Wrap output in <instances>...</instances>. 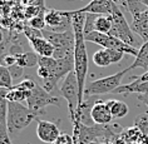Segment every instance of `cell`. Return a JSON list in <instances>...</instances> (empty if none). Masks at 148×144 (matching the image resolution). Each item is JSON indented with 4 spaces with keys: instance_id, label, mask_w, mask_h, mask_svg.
<instances>
[{
    "instance_id": "cell-9",
    "label": "cell",
    "mask_w": 148,
    "mask_h": 144,
    "mask_svg": "<svg viewBox=\"0 0 148 144\" xmlns=\"http://www.w3.org/2000/svg\"><path fill=\"white\" fill-rule=\"evenodd\" d=\"M27 105L32 110L39 113L40 115L44 113V108L49 105H59V99L57 97H53L50 93L44 89L43 87H40L36 83L35 88L29 93L27 98Z\"/></svg>"
},
{
    "instance_id": "cell-31",
    "label": "cell",
    "mask_w": 148,
    "mask_h": 144,
    "mask_svg": "<svg viewBox=\"0 0 148 144\" xmlns=\"http://www.w3.org/2000/svg\"><path fill=\"white\" fill-rule=\"evenodd\" d=\"M9 70H10V74L13 76V80H19L21 76L24 75V68H21V66H19L18 64L10 66Z\"/></svg>"
},
{
    "instance_id": "cell-21",
    "label": "cell",
    "mask_w": 148,
    "mask_h": 144,
    "mask_svg": "<svg viewBox=\"0 0 148 144\" xmlns=\"http://www.w3.org/2000/svg\"><path fill=\"white\" fill-rule=\"evenodd\" d=\"M13 76L9 68L0 64V89H13Z\"/></svg>"
},
{
    "instance_id": "cell-16",
    "label": "cell",
    "mask_w": 148,
    "mask_h": 144,
    "mask_svg": "<svg viewBox=\"0 0 148 144\" xmlns=\"http://www.w3.org/2000/svg\"><path fill=\"white\" fill-rule=\"evenodd\" d=\"M107 105L110 110V114H112L113 118H124L129 112L128 105L125 104L124 102L118 100V99H109L107 100Z\"/></svg>"
},
{
    "instance_id": "cell-13",
    "label": "cell",
    "mask_w": 148,
    "mask_h": 144,
    "mask_svg": "<svg viewBox=\"0 0 148 144\" xmlns=\"http://www.w3.org/2000/svg\"><path fill=\"white\" fill-rule=\"evenodd\" d=\"M131 28L143 40V43L148 42V8L138 15L133 16Z\"/></svg>"
},
{
    "instance_id": "cell-33",
    "label": "cell",
    "mask_w": 148,
    "mask_h": 144,
    "mask_svg": "<svg viewBox=\"0 0 148 144\" xmlns=\"http://www.w3.org/2000/svg\"><path fill=\"white\" fill-rule=\"evenodd\" d=\"M131 79L132 80H137V82H147V80H148V70L144 73V74L138 75V76H132Z\"/></svg>"
},
{
    "instance_id": "cell-19",
    "label": "cell",
    "mask_w": 148,
    "mask_h": 144,
    "mask_svg": "<svg viewBox=\"0 0 148 144\" xmlns=\"http://www.w3.org/2000/svg\"><path fill=\"white\" fill-rule=\"evenodd\" d=\"M93 63L99 68H106L112 63V58H110V54H109V50L108 49H104L102 48L101 50L95 51L94 55H93Z\"/></svg>"
},
{
    "instance_id": "cell-22",
    "label": "cell",
    "mask_w": 148,
    "mask_h": 144,
    "mask_svg": "<svg viewBox=\"0 0 148 144\" xmlns=\"http://www.w3.org/2000/svg\"><path fill=\"white\" fill-rule=\"evenodd\" d=\"M29 93L28 91H23V90H19V89H8L6 90V94H5V98L8 99L9 102H16V103H23L24 100L27 102V98H28Z\"/></svg>"
},
{
    "instance_id": "cell-32",
    "label": "cell",
    "mask_w": 148,
    "mask_h": 144,
    "mask_svg": "<svg viewBox=\"0 0 148 144\" xmlns=\"http://www.w3.org/2000/svg\"><path fill=\"white\" fill-rule=\"evenodd\" d=\"M54 144H75V143H74V138L70 136L68 133H60V135L58 136V139L55 140Z\"/></svg>"
},
{
    "instance_id": "cell-18",
    "label": "cell",
    "mask_w": 148,
    "mask_h": 144,
    "mask_svg": "<svg viewBox=\"0 0 148 144\" xmlns=\"http://www.w3.org/2000/svg\"><path fill=\"white\" fill-rule=\"evenodd\" d=\"M16 58V64L21 66V68H25V66H34L38 64L39 60V55L35 53V51H23L20 54L14 55Z\"/></svg>"
},
{
    "instance_id": "cell-12",
    "label": "cell",
    "mask_w": 148,
    "mask_h": 144,
    "mask_svg": "<svg viewBox=\"0 0 148 144\" xmlns=\"http://www.w3.org/2000/svg\"><path fill=\"white\" fill-rule=\"evenodd\" d=\"M90 115L94 124H99V125L110 124L113 120V117L110 114V110L108 108V105H107V103L101 100V99H97V102L92 106Z\"/></svg>"
},
{
    "instance_id": "cell-17",
    "label": "cell",
    "mask_w": 148,
    "mask_h": 144,
    "mask_svg": "<svg viewBox=\"0 0 148 144\" xmlns=\"http://www.w3.org/2000/svg\"><path fill=\"white\" fill-rule=\"evenodd\" d=\"M129 69H136V68H143L148 70V42H144L142 46L139 48L138 54L136 57V60L132 63L131 66H128Z\"/></svg>"
},
{
    "instance_id": "cell-34",
    "label": "cell",
    "mask_w": 148,
    "mask_h": 144,
    "mask_svg": "<svg viewBox=\"0 0 148 144\" xmlns=\"http://www.w3.org/2000/svg\"><path fill=\"white\" fill-rule=\"evenodd\" d=\"M138 99L148 106V95L147 94H138Z\"/></svg>"
},
{
    "instance_id": "cell-20",
    "label": "cell",
    "mask_w": 148,
    "mask_h": 144,
    "mask_svg": "<svg viewBox=\"0 0 148 144\" xmlns=\"http://www.w3.org/2000/svg\"><path fill=\"white\" fill-rule=\"evenodd\" d=\"M112 29V16L110 15H98L94 24V31L109 34Z\"/></svg>"
},
{
    "instance_id": "cell-11",
    "label": "cell",
    "mask_w": 148,
    "mask_h": 144,
    "mask_svg": "<svg viewBox=\"0 0 148 144\" xmlns=\"http://www.w3.org/2000/svg\"><path fill=\"white\" fill-rule=\"evenodd\" d=\"M117 6L118 4L113 0H92L88 5L78 9V12L98 15H112Z\"/></svg>"
},
{
    "instance_id": "cell-14",
    "label": "cell",
    "mask_w": 148,
    "mask_h": 144,
    "mask_svg": "<svg viewBox=\"0 0 148 144\" xmlns=\"http://www.w3.org/2000/svg\"><path fill=\"white\" fill-rule=\"evenodd\" d=\"M33 50L35 51L39 57H48L53 58L54 57V46L49 40L45 39L44 36H38V38L28 40Z\"/></svg>"
},
{
    "instance_id": "cell-38",
    "label": "cell",
    "mask_w": 148,
    "mask_h": 144,
    "mask_svg": "<svg viewBox=\"0 0 148 144\" xmlns=\"http://www.w3.org/2000/svg\"><path fill=\"white\" fill-rule=\"evenodd\" d=\"M90 1H92V0H90ZM113 1H116V0H113ZM116 3H117V1H116Z\"/></svg>"
},
{
    "instance_id": "cell-26",
    "label": "cell",
    "mask_w": 148,
    "mask_h": 144,
    "mask_svg": "<svg viewBox=\"0 0 148 144\" xmlns=\"http://www.w3.org/2000/svg\"><path fill=\"white\" fill-rule=\"evenodd\" d=\"M36 85V82H34L33 79L30 78H24L19 84H16V85H14L15 89H19V90H23V91H28V93H30V91L34 89Z\"/></svg>"
},
{
    "instance_id": "cell-3",
    "label": "cell",
    "mask_w": 148,
    "mask_h": 144,
    "mask_svg": "<svg viewBox=\"0 0 148 144\" xmlns=\"http://www.w3.org/2000/svg\"><path fill=\"white\" fill-rule=\"evenodd\" d=\"M110 16H112V29H110V31H109V35L116 36V38L122 40V42L127 43L134 48L142 46V44L137 39L136 33L132 30L131 25L125 20L123 13H122V10H121V6H117Z\"/></svg>"
},
{
    "instance_id": "cell-36",
    "label": "cell",
    "mask_w": 148,
    "mask_h": 144,
    "mask_svg": "<svg viewBox=\"0 0 148 144\" xmlns=\"http://www.w3.org/2000/svg\"><path fill=\"white\" fill-rule=\"evenodd\" d=\"M3 40H4V35H3V31H1V29H0V44L3 43Z\"/></svg>"
},
{
    "instance_id": "cell-4",
    "label": "cell",
    "mask_w": 148,
    "mask_h": 144,
    "mask_svg": "<svg viewBox=\"0 0 148 144\" xmlns=\"http://www.w3.org/2000/svg\"><path fill=\"white\" fill-rule=\"evenodd\" d=\"M129 68L123 69L121 72L116 73L113 75L104 76V78H99L97 80L90 82L86 87V91H84V97H97V95H103L113 93L118 87H121L122 79L123 76L129 72Z\"/></svg>"
},
{
    "instance_id": "cell-37",
    "label": "cell",
    "mask_w": 148,
    "mask_h": 144,
    "mask_svg": "<svg viewBox=\"0 0 148 144\" xmlns=\"http://www.w3.org/2000/svg\"><path fill=\"white\" fill-rule=\"evenodd\" d=\"M89 144H104V143L101 142V140H94V142H92V143H89Z\"/></svg>"
},
{
    "instance_id": "cell-23",
    "label": "cell",
    "mask_w": 148,
    "mask_h": 144,
    "mask_svg": "<svg viewBox=\"0 0 148 144\" xmlns=\"http://www.w3.org/2000/svg\"><path fill=\"white\" fill-rule=\"evenodd\" d=\"M133 125L138 128L144 136H148V112L137 115L134 118V123H133Z\"/></svg>"
},
{
    "instance_id": "cell-8",
    "label": "cell",
    "mask_w": 148,
    "mask_h": 144,
    "mask_svg": "<svg viewBox=\"0 0 148 144\" xmlns=\"http://www.w3.org/2000/svg\"><path fill=\"white\" fill-rule=\"evenodd\" d=\"M73 70H74V55L62 58V59H57V63H55L53 70L50 72V76L48 79L43 80L42 87L48 93H50V91H53L55 89L59 80L62 78H65Z\"/></svg>"
},
{
    "instance_id": "cell-35",
    "label": "cell",
    "mask_w": 148,
    "mask_h": 144,
    "mask_svg": "<svg viewBox=\"0 0 148 144\" xmlns=\"http://www.w3.org/2000/svg\"><path fill=\"white\" fill-rule=\"evenodd\" d=\"M117 1V4H119L122 8H125L127 9V1H125V0H116Z\"/></svg>"
},
{
    "instance_id": "cell-28",
    "label": "cell",
    "mask_w": 148,
    "mask_h": 144,
    "mask_svg": "<svg viewBox=\"0 0 148 144\" xmlns=\"http://www.w3.org/2000/svg\"><path fill=\"white\" fill-rule=\"evenodd\" d=\"M0 144H12L8 123H3V121H0Z\"/></svg>"
},
{
    "instance_id": "cell-1",
    "label": "cell",
    "mask_w": 148,
    "mask_h": 144,
    "mask_svg": "<svg viewBox=\"0 0 148 144\" xmlns=\"http://www.w3.org/2000/svg\"><path fill=\"white\" fill-rule=\"evenodd\" d=\"M40 115L39 113L34 112L28 105L23 103L9 102L8 105V129L12 135H18L21 130H24L36 117Z\"/></svg>"
},
{
    "instance_id": "cell-30",
    "label": "cell",
    "mask_w": 148,
    "mask_h": 144,
    "mask_svg": "<svg viewBox=\"0 0 148 144\" xmlns=\"http://www.w3.org/2000/svg\"><path fill=\"white\" fill-rule=\"evenodd\" d=\"M24 36L28 40H30V39L38 38V36H43V33L42 30H38V29H34L28 25V27H24Z\"/></svg>"
},
{
    "instance_id": "cell-2",
    "label": "cell",
    "mask_w": 148,
    "mask_h": 144,
    "mask_svg": "<svg viewBox=\"0 0 148 144\" xmlns=\"http://www.w3.org/2000/svg\"><path fill=\"white\" fill-rule=\"evenodd\" d=\"M43 36L48 39L54 46V59H62L70 55H74L75 49V36H74L73 29L62 33L50 31L48 29L42 30Z\"/></svg>"
},
{
    "instance_id": "cell-15",
    "label": "cell",
    "mask_w": 148,
    "mask_h": 144,
    "mask_svg": "<svg viewBox=\"0 0 148 144\" xmlns=\"http://www.w3.org/2000/svg\"><path fill=\"white\" fill-rule=\"evenodd\" d=\"M147 94L148 95V80L147 82H137V80H132L129 84L118 87L113 94Z\"/></svg>"
},
{
    "instance_id": "cell-27",
    "label": "cell",
    "mask_w": 148,
    "mask_h": 144,
    "mask_svg": "<svg viewBox=\"0 0 148 144\" xmlns=\"http://www.w3.org/2000/svg\"><path fill=\"white\" fill-rule=\"evenodd\" d=\"M43 8L44 6H39V5H29L24 10V15L28 20H30V19H33V18L38 16V15H42L40 13H42Z\"/></svg>"
},
{
    "instance_id": "cell-6",
    "label": "cell",
    "mask_w": 148,
    "mask_h": 144,
    "mask_svg": "<svg viewBox=\"0 0 148 144\" xmlns=\"http://www.w3.org/2000/svg\"><path fill=\"white\" fill-rule=\"evenodd\" d=\"M60 94L68 103L69 115L72 123L75 119L77 109H78V100H79V89H78V82H77L75 73L70 72L64 78L62 85H60Z\"/></svg>"
},
{
    "instance_id": "cell-39",
    "label": "cell",
    "mask_w": 148,
    "mask_h": 144,
    "mask_svg": "<svg viewBox=\"0 0 148 144\" xmlns=\"http://www.w3.org/2000/svg\"><path fill=\"white\" fill-rule=\"evenodd\" d=\"M69 1H70V0H69Z\"/></svg>"
},
{
    "instance_id": "cell-7",
    "label": "cell",
    "mask_w": 148,
    "mask_h": 144,
    "mask_svg": "<svg viewBox=\"0 0 148 144\" xmlns=\"http://www.w3.org/2000/svg\"><path fill=\"white\" fill-rule=\"evenodd\" d=\"M44 19H45L48 30L62 33L72 29L73 13L72 10L49 9L44 13Z\"/></svg>"
},
{
    "instance_id": "cell-10",
    "label": "cell",
    "mask_w": 148,
    "mask_h": 144,
    "mask_svg": "<svg viewBox=\"0 0 148 144\" xmlns=\"http://www.w3.org/2000/svg\"><path fill=\"white\" fill-rule=\"evenodd\" d=\"M36 135L44 143L54 144L58 136L60 135V130L57 123L49 120H38L36 125Z\"/></svg>"
},
{
    "instance_id": "cell-29",
    "label": "cell",
    "mask_w": 148,
    "mask_h": 144,
    "mask_svg": "<svg viewBox=\"0 0 148 144\" xmlns=\"http://www.w3.org/2000/svg\"><path fill=\"white\" fill-rule=\"evenodd\" d=\"M29 27L34 28V29H38V30H44L47 29V23H45V19H44V14L43 15H38L33 19L29 20Z\"/></svg>"
},
{
    "instance_id": "cell-25",
    "label": "cell",
    "mask_w": 148,
    "mask_h": 144,
    "mask_svg": "<svg viewBox=\"0 0 148 144\" xmlns=\"http://www.w3.org/2000/svg\"><path fill=\"white\" fill-rule=\"evenodd\" d=\"M97 18H98V14H88V13L86 14V24H84V34L86 35L94 31V24Z\"/></svg>"
},
{
    "instance_id": "cell-5",
    "label": "cell",
    "mask_w": 148,
    "mask_h": 144,
    "mask_svg": "<svg viewBox=\"0 0 148 144\" xmlns=\"http://www.w3.org/2000/svg\"><path fill=\"white\" fill-rule=\"evenodd\" d=\"M86 42H90L94 43L97 45L104 48V49H117L123 51L124 54L128 55H133V57H137L138 54V50L137 48L129 45V44L122 42L116 36H112L109 34H103V33H98V31H92L88 35H86Z\"/></svg>"
},
{
    "instance_id": "cell-24",
    "label": "cell",
    "mask_w": 148,
    "mask_h": 144,
    "mask_svg": "<svg viewBox=\"0 0 148 144\" xmlns=\"http://www.w3.org/2000/svg\"><path fill=\"white\" fill-rule=\"evenodd\" d=\"M127 1V10L132 16H136L147 9V6L142 3V0H125Z\"/></svg>"
}]
</instances>
